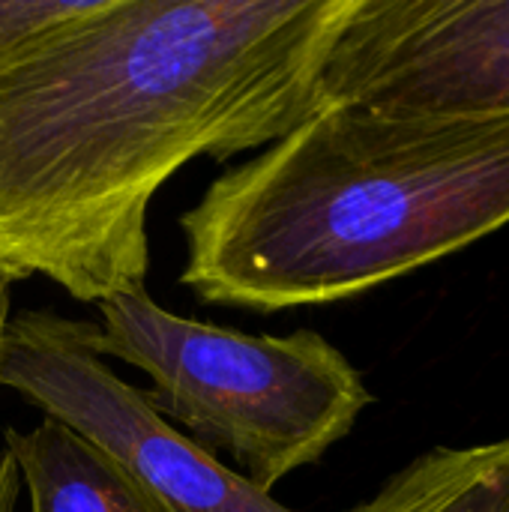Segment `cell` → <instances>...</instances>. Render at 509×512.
<instances>
[{
    "label": "cell",
    "mask_w": 509,
    "mask_h": 512,
    "mask_svg": "<svg viewBox=\"0 0 509 512\" xmlns=\"http://www.w3.org/2000/svg\"><path fill=\"white\" fill-rule=\"evenodd\" d=\"M509 222V114L324 105L180 216V282L276 315L360 297Z\"/></svg>",
    "instance_id": "7a4b0ae2"
},
{
    "label": "cell",
    "mask_w": 509,
    "mask_h": 512,
    "mask_svg": "<svg viewBox=\"0 0 509 512\" xmlns=\"http://www.w3.org/2000/svg\"><path fill=\"white\" fill-rule=\"evenodd\" d=\"M96 324L54 309L9 321L0 384L111 456L165 512H294L168 423L93 351Z\"/></svg>",
    "instance_id": "277c9868"
},
{
    "label": "cell",
    "mask_w": 509,
    "mask_h": 512,
    "mask_svg": "<svg viewBox=\"0 0 509 512\" xmlns=\"http://www.w3.org/2000/svg\"><path fill=\"white\" fill-rule=\"evenodd\" d=\"M321 96L390 114H509V0H351Z\"/></svg>",
    "instance_id": "5b68a950"
},
{
    "label": "cell",
    "mask_w": 509,
    "mask_h": 512,
    "mask_svg": "<svg viewBox=\"0 0 509 512\" xmlns=\"http://www.w3.org/2000/svg\"><path fill=\"white\" fill-rule=\"evenodd\" d=\"M351 0H72L0 45V276L72 300L141 291L147 213L192 159L324 108Z\"/></svg>",
    "instance_id": "6da1fadb"
},
{
    "label": "cell",
    "mask_w": 509,
    "mask_h": 512,
    "mask_svg": "<svg viewBox=\"0 0 509 512\" xmlns=\"http://www.w3.org/2000/svg\"><path fill=\"white\" fill-rule=\"evenodd\" d=\"M348 512H509V438L429 450Z\"/></svg>",
    "instance_id": "52a82bcc"
},
{
    "label": "cell",
    "mask_w": 509,
    "mask_h": 512,
    "mask_svg": "<svg viewBox=\"0 0 509 512\" xmlns=\"http://www.w3.org/2000/svg\"><path fill=\"white\" fill-rule=\"evenodd\" d=\"M93 351L123 360L153 384L156 411L207 453L273 495L351 435L372 393L351 360L315 330L243 333L159 306L147 288L102 303Z\"/></svg>",
    "instance_id": "3957f363"
},
{
    "label": "cell",
    "mask_w": 509,
    "mask_h": 512,
    "mask_svg": "<svg viewBox=\"0 0 509 512\" xmlns=\"http://www.w3.org/2000/svg\"><path fill=\"white\" fill-rule=\"evenodd\" d=\"M18 492H21L18 465L9 456V450H0V512H15Z\"/></svg>",
    "instance_id": "ba28073f"
},
{
    "label": "cell",
    "mask_w": 509,
    "mask_h": 512,
    "mask_svg": "<svg viewBox=\"0 0 509 512\" xmlns=\"http://www.w3.org/2000/svg\"><path fill=\"white\" fill-rule=\"evenodd\" d=\"M30 512H165L111 456L57 420L6 429Z\"/></svg>",
    "instance_id": "8992f818"
},
{
    "label": "cell",
    "mask_w": 509,
    "mask_h": 512,
    "mask_svg": "<svg viewBox=\"0 0 509 512\" xmlns=\"http://www.w3.org/2000/svg\"><path fill=\"white\" fill-rule=\"evenodd\" d=\"M12 282L0 276V369H3V354H6V330L12 321Z\"/></svg>",
    "instance_id": "9c48e42d"
}]
</instances>
